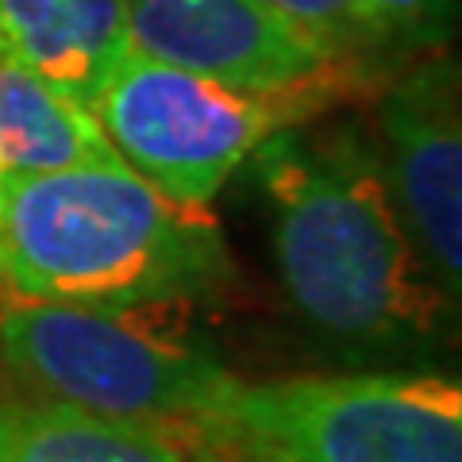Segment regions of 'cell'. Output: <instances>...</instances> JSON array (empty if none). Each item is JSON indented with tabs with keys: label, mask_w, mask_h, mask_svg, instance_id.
Returning <instances> with one entry per match:
<instances>
[{
	"label": "cell",
	"mask_w": 462,
	"mask_h": 462,
	"mask_svg": "<svg viewBox=\"0 0 462 462\" xmlns=\"http://www.w3.org/2000/svg\"><path fill=\"white\" fill-rule=\"evenodd\" d=\"M0 462H189L178 436L0 389Z\"/></svg>",
	"instance_id": "cell-10"
},
{
	"label": "cell",
	"mask_w": 462,
	"mask_h": 462,
	"mask_svg": "<svg viewBox=\"0 0 462 462\" xmlns=\"http://www.w3.org/2000/svg\"><path fill=\"white\" fill-rule=\"evenodd\" d=\"M263 5L328 58L363 62V54L374 51L363 0H263Z\"/></svg>",
	"instance_id": "cell-11"
},
{
	"label": "cell",
	"mask_w": 462,
	"mask_h": 462,
	"mask_svg": "<svg viewBox=\"0 0 462 462\" xmlns=\"http://www.w3.org/2000/svg\"><path fill=\"white\" fill-rule=\"evenodd\" d=\"M208 443L270 462H462V385L424 370L236 382Z\"/></svg>",
	"instance_id": "cell-5"
},
{
	"label": "cell",
	"mask_w": 462,
	"mask_h": 462,
	"mask_svg": "<svg viewBox=\"0 0 462 462\" xmlns=\"http://www.w3.org/2000/svg\"><path fill=\"white\" fill-rule=\"evenodd\" d=\"M382 166L397 208L431 273L458 300L462 289V112L451 62L401 78L378 105Z\"/></svg>",
	"instance_id": "cell-6"
},
{
	"label": "cell",
	"mask_w": 462,
	"mask_h": 462,
	"mask_svg": "<svg viewBox=\"0 0 462 462\" xmlns=\"http://www.w3.org/2000/svg\"><path fill=\"white\" fill-rule=\"evenodd\" d=\"M0 363L35 397L162 428L178 439H208L239 382L212 355L139 328L112 309L12 293L0 305Z\"/></svg>",
	"instance_id": "cell-4"
},
{
	"label": "cell",
	"mask_w": 462,
	"mask_h": 462,
	"mask_svg": "<svg viewBox=\"0 0 462 462\" xmlns=\"http://www.w3.org/2000/svg\"><path fill=\"white\" fill-rule=\"evenodd\" d=\"M220 462H270V458H254V455H231V458H220Z\"/></svg>",
	"instance_id": "cell-13"
},
{
	"label": "cell",
	"mask_w": 462,
	"mask_h": 462,
	"mask_svg": "<svg viewBox=\"0 0 462 462\" xmlns=\"http://www.w3.org/2000/svg\"><path fill=\"white\" fill-rule=\"evenodd\" d=\"M0 47L93 108L132 51L127 0H0Z\"/></svg>",
	"instance_id": "cell-8"
},
{
	"label": "cell",
	"mask_w": 462,
	"mask_h": 462,
	"mask_svg": "<svg viewBox=\"0 0 462 462\" xmlns=\"http://www.w3.org/2000/svg\"><path fill=\"white\" fill-rule=\"evenodd\" d=\"M127 42L135 54L236 89H278L339 62L263 0H127Z\"/></svg>",
	"instance_id": "cell-7"
},
{
	"label": "cell",
	"mask_w": 462,
	"mask_h": 462,
	"mask_svg": "<svg viewBox=\"0 0 462 462\" xmlns=\"http://www.w3.org/2000/svg\"><path fill=\"white\" fill-rule=\"evenodd\" d=\"M124 166L97 112L0 47V173Z\"/></svg>",
	"instance_id": "cell-9"
},
{
	"label": "cell",
	"mask_w": 462,
	"mask_h": 462,
	"mask_svg": "<svg viewBox=\"0 0 462 462\" xmlns=\"http://www.w3.org/2000/svg\"><path fill=\"white\" fill-rule=\"evenodd\" d=\"M5 297H8V285H5V278H0V305H5Z\"/></svg>",
	"instance_id": "cell-14"
},
{
	"label": "cell",
	"mask_w": 462,
	"mask_h": 462,
	"mask_svg": "<svg viewBox=\"0 0 462 462\" xmlns=\"http://www.w3.org/2000/svg\"><path fill=\"white\" fill-rule=\"evenodd\" d=\"M0 278L12 297L89 309L197 300L231 258L208 208L127 166L0 173Z\"/></svg>",
	"instance_id": "cell-2"
},
{
	"label": "cell",
	"mask_w": 462,
	"mask_h": 462,
	"mask_svg": "<svg viewBox=\"0 0 462 462\" xmlns=\"http://www.w3.org/2000/svg\"><path fill=\"white\" fill-rule=\"evenodd\" d=\"M358 85L363 62L324 66L278 89H236L127 51L93 112L127 170L181 205L208 208L270 135L312 124Z\"/></svg>",
	"instance_id": "cell-3"
},
{
	"label": "cell",
	"mask_w": 462,
	"mask_h": 462,
	"mask_svg": "<svg viewBox=\"0 0 462 462\" xmlns=\"http://www.w3.org/2000/svg\"><path fill=\"white\" fill-rule=\"evenodd\" d=\"M374 51H424L451 35L458 0H363Z\"/></svg>",
	"instance_id": "cell-12"
},
{
	"label": "cell",
	"mask_w": 462,
	"mask_h": 462,
	"mask_svg": "<svg viewBox=\"0 0 462 462\" xmlns=\"http://www.w3.org/2000/svg\"><path fill=\"white\" fill-rule=\"evenodd\" d=\"M254 170L285 293L320 336L404 351L447 328L455 297L416 247L382 154L358 127H285L254 151Z\"/></svg>",
	"instance_id": "cell-1"
}]
</instances>
